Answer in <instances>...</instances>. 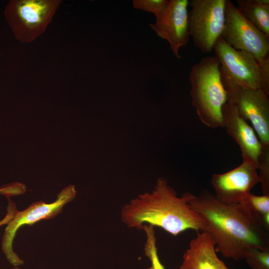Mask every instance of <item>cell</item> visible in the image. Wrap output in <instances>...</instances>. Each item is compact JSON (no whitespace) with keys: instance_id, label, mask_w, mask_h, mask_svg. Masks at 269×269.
<instances>
[{"instance_id":"ffe728a7","label":"cell","mask_w":269,"mask_h":269,"mask_svg":"<svg viewBox=\"0 0 269 269\" xmlns=\"http://www.w3.org/2000/svg\"><path fill=\"white\" fill-rule=\"evenodd\" d=\"M26 190L25 185L20 182H14L0 187V194L5 195L7 198L13 195L22 194Z\"/></svg>"},{"instance_id":"7402d4cb","label":"cell","mask_w":269,"mask_h":269,"mask_svg":"<svg viewBox=\"0 0 269 269\" xmlns=\"http://www.w3.org/2000/svg\"><path fill=\"white\" fill-rule=\"evenodd\" d=\"M9 269H21V268L19 267H12Z\"/></svg>"},{"instance_id":"52a82bcc","label":"cell","mask_w":269,"mask_h":269,"mask_svg":"<svg viewBox=\"0 0 269 269\" xmlns=\"http://www.w3.org/2000/svg\"><path fill=\"white\" fill-rule=\"evenodd\" d=\"M227 0H191L188 12L190 36L194 46L202 53L213 50L217 40L221 37L225 22Z\"/></svg>"},{"instance_id":"4fadbf2b","label":"cell","mask_w":269,"mask_h":269,"mask_svg":"<svg viewBox=\"0 0 269 269\" xmlns=\"http://www.w3.org/2000/svg\"><path fill=\"white\" fill-rule=\"evenodd\" d=\"M179 269H229L216 254L215 246L209 234L197 232L183 255Z\"/></svg>"},{"instance_id":"3957f363","label":"cell","mask_w":269,"mask_h":269,"mask_svg":"<svg viewBox=\"0 0 269 269\" xmlns=\"http://www.w3.org/2000/svg\"><path fill=\"white\" fill-rule=\"evenodd\" d=\"M220 68L216 56H206L193 65L189 78L192 105L202 123L212 129L223 127L222 109L227 101Z\"/></svg>"},{"instance_id":"30bf717a","label":"cell","mask_w":269,"mask_h":269,"mask_svg":"<svg viewBox=\"0 0 269 269\" xmlns=\"http://www.w3.org/2000/svg\"><path fill=\"white\" fill-rule=\"evenodd\" d=\"M257 170L254 164L243 161L230 171L213 174L210 182L216 199L226 204L240 202L259 182Z\"/></svg>"},{"instance_id":"277c9868","label":"cell","mask_w":269,"mask_h":269,"mask_svg":"<svg viewBox=\"0 0 269 269\" xmlns=\"http://www.w3.org/2000/svg\"><path fill=\"white\" fill-rule=\"evenodd\" d=\"M213 50L224 76L241 86L261 89L269 95V57L259 62L249 53L233 48L221 37Z\"/></svg>"},{"instance_id":"8992f818","label":"cell","mask_w":269,"mask_h":269,"mask_svg":"<svg viewBox=\"0 0 269 269\" xmlns=\"http://www.w3.org/2000/svg\"><path fill=\"white\" fill-rule=\"evenodd\" d=\"M221 75L227 102L236 107L242 118L251 122L263 147L269 149V95L261 89L241 86L221 72Z\"/></svg>"},{"instance_id":"5bb4252c","label":"cell","mask_w":269,"mask_h":269,"mask_svg":"<svg viewBox=\"0 0 269 269\" xmlns=\"http://www.w3.org/2000/svg\"><path fill=\"white\" fill-rule=\"evenodd\" d=\"M236 7L242 14L269 38V0H237Z\"/></svg>"},{"instance_id":"8fae6325","label":"cell","mask_w":269,"mask_h":269,"mask_svg":"<svg viewBox=\"0 0 269 269\" xmlns=\"http://www.w3.org/2000/svg\"><path fill=\"white\" fill-rule=\"evenodd\" d=\"M188 0H170L163 15L149 25L158 36L167 40L174 56L180 59V48L189 40Z\"/></svg>"},{"instance_id":"7a4b0ae2","label":"cell","mask_w":269,"mask_h":269,"mask_svg":"<svg viewBox=\"0 0 269 269\" xmlns=\"http://www.w3.org/2000/svg\"><path fill=\"white\" fill-rule=\"evenodd\" d=\"M194 195L186 192L178 197L167 180L159 177L151 192L138 195L122 207L121 220L130 228L141 230L147 224L173 236L189 229L202 232L205 221L188 204Z\"/></svg>"},{"instance_id":"9c48e42d","label":"cell","mask_w":269,"mask_h":269,"mask_svg":"<svg viewBox=\"0 0 269 269\" xmlns=\"http://www.w3.org/2000/svg\"><path fill=\"white\" fill-rule=\"evenodd\" d=\"M57 5V1L13 0L7 5L5 15L15 36L29 41L44 30Z\"/></svg>"},{"instance_id":"6da1fadb","label":"cell","mask_w":269,"mask_h":269,"mask_svg":"<svg viewBox=\"0 0 269 269\" xmlns=\"http://www.w3.org/2000/svg\"><path fill=\"white\" fill-rule=\"evenodd\" d=\"M188 204L205 221L202 232L209 234L223 257L239 261L252 248L269 249V226L242 203L224 204L203 190Z\"/></svg>"},{"instance_id":"ba28073f","label":"cell","mask_w":269,"mask_h":269,"mask_svg":"<svg viewBox=\"0 0 269 269\" xmlns=\"http://www.w3.org/2000/svg\"><path fill=\"white\" fill-rule=\"evenodd\" d=\"M221 37L233 48L249 53L259 62L269 57V38L229 0L226 3L225 22Z\"/></svg>"},{"instance_id":"5b68a950","label":"cell","mask_w":269,"mask_h":269,"mask_svg":"<svg viewBox=\"0 0 269 269\" xmlns=\"http://www.w3.org/2000/svg\"><path fill=\"white\" fill-rule=\"evenodd\" d=\"M76 194L75 185H70L63 188L52 203L37 201L22 211L16 210L13 218L6 224L1 240L2 251L12 267H20L24 264L12 248L13 240L19 229L24 225L31 226L41 220L54 218L62 211L66 204L75 198Z\"/></svg>"},{"instance_id":"d6986e66","label":"cell","mask_w":269,"mask_h":269,"mask_svg":"<svg viewBox=\"0 0 269 269\" xmlns=\"http://www.w3.org/2000/svg\"><path fill=\"white\" fill-rule=\"evenodd\" d=\"M258 169L263 195H269V149H264Z\"/></svg>"},{"instance_id":"ac0fdd59","label":"cell","mask_w":269,"mask_h":269,"mask_svg":"<svg viewBox=\"0 0 269 269\" xmlns=\"http://www.w3.org/2000/svg\"><path fill=\"white\" fill-rule=\"evenodd\" d=\"M168 0H134V7L137 9L150 12L154 14L156 20L160 18L166 11Z\"/></svg>"},{"instance_id":"44dd1931","label":"cell","mask_w":269,"mask_h":269,"mask_svg":"<svg viewBox=\"0 0 269 269\" xmlns=\"http://www.w3.org/2000/svg\"><path fill=\"white\" fill-rule=\"evenodd\" d=\"M8 203L7 207V213L4 217L0 220V226L7 224L13 218L15 212L17 210L15 203L8 198Z\"/></svg>"},{"instance_id":"9a60e30c","label":"cell","mask_w":269,"mask_h":269,"mask_svg":"<svg viewBox=\"0 0 269 269\" xmlns=\"http://www.w3.org/2000/svg\"><path fill=\"white\" fill-rule=\"evenodd\" d=\"M264 222L269 226V195H256L251 192L246 195L241 201Z\"/></svg>"},{"instance_id":"e0dca14e","label":"cell","mask_w":269,"mask_h":269,"mask_svg":"<svg viewBox=\"0 0 269 269\" xmlns=\"http://www.w3.org/2000/svg\"><path fill=\"white\" fill-rule=\"evenodd\" d=\"M244 259L252 269H269V249L252 248L246 253Z\"/></svg>"},{"instance_id":"2e32d148","label":"cell","mask_w":269,"mask_h":269,"mask_svg":"<svg viewBox=\"0 0 269 269\" xmlns=\"http://www.w3.org/2000/svg\"><path fill=\"white\" fill-rule=\"evenodd\" d=\"M146 236L144 245L145 255L148 258L151 265L147 269H165L164 266L161 264L157 254L156 248V238L154 227L144 224L142 227Z\"/></svg>"},{"instance_id":"7c38bea8","label":"cell","mask_w":269,"mask_h":269,"mask_svg":"<svg viewBox=\"0 0 269 269\" xmlns=\"http://www.w3.org/2000/svg\"><path fill=\"white\" fill-rule=\"evenodd\" d=\"M222 115L223 127L239 146L243 161L254 164L258 169L264 148L253 128L229 102L223 106Z\"/></svg>"}]
</instances>
